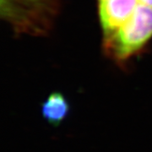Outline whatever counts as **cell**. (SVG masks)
Instances as JSON below:
<instances>
[{"instance_id":"cell-3","label":"cell","mask_w":152,"mask_h":152,"mask_svg":"<svg viewBox=\"0 0 152 152\" xmlns=\"http://www.w3.org/2000/svg\"><path fill=\"white\" fill-rule=\"evenodd\" d=\"M98 13L103 41L111 38L134 12L139 0H100Z\"/></svg>"},{"instance_id":"cell-6","label":"cell","mask_w":152,"mask_h":152,"mask_svg":"<svg viewBox=\"0 0 152 152\" xmlns=\"http://www.w3.org/2000/svg\"><path fill=\"white\" fill-rule=\"evenodd\" d=\"M98 1H100V0H98Z\"/></svg>"},{"instance_id":"cell-2","label":"cell","mask_w":152,"mask_h":152,"mask_svg":"<svg viewBox=\"0 0 152 152\" xmlns=\"http://www.w3.org/2000/svg\"><path fill=\"white\" fill-rule=\"evenodd\" d=\"M151 37L152 8L140 3L130 18L113 36L103 41V48L111 58L123 65Z\"/></svg>"},{"instance_id":"cell-5","label":"cell","mask_w":152,"mask_h":152,"mask_svg":"<svg viewBox=\"0 0 152 152\" xmlns=\"http://www.w3.org/2000/svg\"><path fill=\"white\" fill-rule=\"evenodd\" d=\"M139 1L142 4H145V5L152 8V0H139Z\"/></svg>"},{"instance_id":"cell-1","label":"cell","mask_w":152,"mask_h":152,"mask_svg":"<svg viewBox=\"0 0 152 152\" xmlns=\"http://www.w3.org/2000/svg\"><path fill=\"white\" fill-rule=\"evenodd\" d=\"M58 0H0V15L16 33L42 36L53 27Z\"/></svg>"},{"instance_id":"cell-4","label":"cell","mask_w":152,"mask_h":152,"mask_svg":"<svg viewBox=\"0 0 152 152\" xmlns=\"http://www.w3.org/2000/svg\"><path fill=\"white\" fill-rule=\"evenodd\" d=\"M70 111V105L61 92L54 91L41 105L42 118L53 127H58Z\"/></svg>"}]
</instances>
